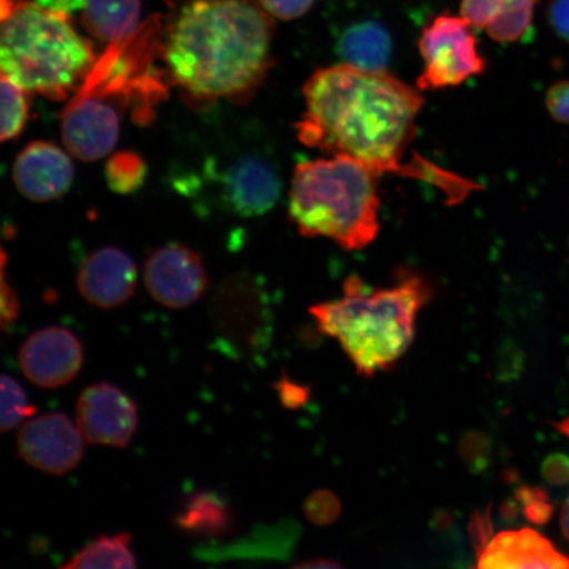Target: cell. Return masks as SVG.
I'll return each instance as SVG.
<instances>
[{"label":"cell","instance_id":"20","mask_svg":"<svg viewBox=\"0 0 569 569\" xmlns=\"http://www.w3.org/2000/svg\"><path fill=\"white\" fill-rule=\"evenodd\" d=\"M137 558L131 550V536L128 532L117 536H101L76 553L66 569L91 568H137Z\"/></svg>","mask_w":569,"mask_h":569},{"label":"cell","instance_id":"19","mask_svg":"<svg viewBox=\"0 0 569 569\" xmlns=\"http://www.w3.org/2000/svg\"><path fill=\"white\" fill-rule=\"evenodd\" d=\"M141 0H87L81 11L84 30L112 44L131 36L140 23Z\"/></svg>","mask_w":569,"mask_h":569},{"label":"cell","instance_id":"31","mask_svg":"<svg viewBox=\"0 0 569 569\" xmlns=\"http://www.w3.org/2000/svg\"><path fill=\"white\" fill-rule=\"evenodd\" d=\"M546 106L557 122L569 124V80L552 84L546 94Z\"/></svg>","mask_w":569,"mask_h":569},{"label":"cell","instance_id":"6","mask_svg":"<svg viewBox=\"0 0 569 569\" xmlns=\"http://www.w3.org/2000/svg\"><path fill=\"white\" fill-rule=\"evenodd\" d=\"M379 177L343 156L302 161L291 178L290 219L305 238L361 251L380 232Z\"/></svg>","mask_w":569,"mask_h":569},{"label":"cell","instance_id":"4","mask_svg":"<svg viewBox=\"0 0 569 569\" xmlns=\"http://www.w3.org/2000/svg\"><path fill=\"white\" fill-rule=\"evenodd\" d=\"M432 296L425 277L401 269L393 287L368 289L358 276L339 300L311 306L318 331L339 340L360 376L388 371L409 350L416 319Z\"/></svg>","mask_w":569,"mask_h":569},{"label":"cell","instance_id":"5","mask_svg":"<svg viewBox=\"0 0 569 569\" xmlns=\"http://www.w3.org/2000/svg\"><path fill=\"white\" fill-rule=\"evenodd\" d=\"M2 74L28 92L62 101L76 91L97 59L70 16L33 0H2Z\"/></svg>","mask_w":569,"mask_h":569},{"label":"cell","instance_id":"18","mask_svg":"<svg viewBox=\"0 0 569 569\" xmlns=\"http://www.w3.org/2000/svg\"><path fill=\"white\" fill-rule=\"evenodd\" d=\"M338 52L348 66L368 71H387L393 41L379 21H359L340 34Z\"/></svg>","mask_w":569,"mask_h":569},{"label":"cell","instance_id":"23","mask_svg":"<svg viewBox=\"0 0 569 569\" xmlns=\"http://www.w3.org/2000/svg\"><path fill=\"white\" fill-rule=\"evenodd\" d=\"M28 110V91L2 74V141L16 140L23 132Z\"/></svg>","mask_w":569,"mask_h":569},{"label":"cell","instance_id":"34","mask_svg":"<svg viewBox=\"0 0 569 569\" xmlns=\"http://www.w3.org/2000/svg\"><path fill=\"white\" fill-rule=\"evenodd\" d=\"M19 316V302L16 291L6 281V273L3 269V281H2V325L3 329H7L13 323Z\"/></svg>","mask_w":569,"mask_h":569},{"label":"cell","instance_id":"22","mask_svg":"<svg viewBox=\"0 0 569 569\" xmlns=\"http://www.w3.org/2000/svg\"><path fill=\"white\" fill-rule=\"evenodd\" d=\"M148 167L134 152H119L106 163V180L118 194H132L146 182Z\"/></svg>","mask_w":569,"mask_h":569},{"label":"cell","instance_id":"14","mask_svg":"<svg viewBox=\"0 0 569 569\" xmlns=\"http://www.w3.org/2000/svg\"><path fill=\"white\" fill-rule=\"evenodd\" d=\"M137 282L133 260L117 247L91 252L77 273V289L83 300L103 310L117 309L130 301Z\"/></svg>","mask_w":569,"mask_h":569},{"label":"cell","instance_id":"11","mask_svg":"<svg viewBox=\"0 0 569 569\" xmlns=\"http://www.w3.org/2000/svg\"><path fill=\"white\" fill-rule=\"evenodd\" d=\"M144 283L163 308L181 310L194 305L208 289V274L199 254L187 246H162L146 261Z\"/></svg>","mask_w":569,"mask_h":569},{"label":"cell","instance_id":"9","mask_svg":"<svg viewBox=\"0 0 569 569\" xmlns=\"http://www.w3.org/2000/svg\"><path fill=\"white\" fill-rule=\"evenodd\" d=\"M472 28L467 19L448 12L425 26L418 41L423 60L417 80L419 90L457 88L487 70V60L479 51Z\"/></svg>","mask_w":569,"mask_h":569},{"label":"cell","instance_id":"24","mask_svg":"<svg viewBox=\"0 0 569 569\" xmlns=\"http://www.w3.org/2000/svg\"><path fill=\"white\" fill-rule=\"evenodd\" d=\"M2 416H0V430L3 433L16 429L27 418L38 411L28 400L26 391L20 383L9 375H2Z\"/></svg>","mask_w":569,"mask_h":569},{"label":"cell","instance_id":"7","mask_svg":"<svg viewBox=\"0 0 569 569\" xmlns=\"http://www.w3.org/2000/svg\"><path fill=\"white\" fill-rule=\"evenodd\" d=\"M182 183L180 190L188 194L203 188L211 190L219 208L239 218L264 216L274 208L282 191L279 167L258 149L234 154L226 162L209 160L201 177Z\"/></svg>","mask_w":569,"mask_h":569},{"label":"cell","instance_id":"35","mask_svg":"<svg viewBox=\"0 0 569 569\" xmlns=\"http://www.w3.org/2000/svg\"><path fill=\"white\" fill-rule=\"evenodd\" d=\"M33 2L46 7L48 10L70 13L81 12L87 0H33Z\"/></svg>","mask_w":569,"mask_h":569},{"label":"cell","instance_id":"17","mask_svg":"<svg viewBox=\"0 0 569 569\" xmlns=\"http://www.w3.org/2000/svg\"><path fill=\"white\" fill-rule=\"evenodd\" d=\"M539 0H461L460 16L489 38L507 44L528 33Z\"/></svg>","mask_w":569,"mask_h":569},{"label":"cell","instance_id":"37","mask_svg":"<svg viewBox=\"0 0 569 569\" xmlns=\"http://www.w3.org/2000/svg\"><path fill=\"white\" fill-rule=\"evenodd\" d=\"M521 511V505H519L516 498H513V500L509 498V500L502 501L500 508H498V515H500L502 521L507 522L516 521Z\"/></svg>","mask_w":569,"mask_h":569},{"label":"cell","instance_id":"13","mask_svg":"<svg viewBox=\"0 0 569 569\" xmlns=\"http://www.w3.org/2000/svg\"><path fill=\"white\" fill-rule=\"evenodd\" d=\"M82 362L81 341L59 326L33 332L19 350L21 371L34 386L44 389L68 386L80 373Z\"/></svg>","mask_w":569,"mask_h":569},{"label":"cell","instance_id":"25","mask_svg":"<svg viewBox=\"0 0 569 569\" xmlns=\"http://www.w3.org/2000/svg\"><path fill=\"white\" fill-rule=\"evenodd\" d=\"M458 452L469 471L480 475L492 465L493 440L486 431H467L459 440Z\"/></svg>","mask_w":569,"mask_h":569},{"label":"cell","instance_id":"39","mask_svg":"<svg viewBox=\"0 0 569 569\" xmlns=\"http://www.w3.org/2000/svg\"><path fill=\"white\" fill-rule=\"evenodd\" d=\"M560 528L561 532H563L565 538L569 542V496L561 507L560 511Z\"/></svg>","mask_w":569,"mask_h":569},{"label":"cell","instance_id":"21","mask_svg":"<svg viewBox=\"0 0 569 569\" xmlns=\"http://www.w3.org/2000/svg\"><path fill=\"white\" fill-rule=\"evenodd\" d=\"M178 525L188 531L218 533L229 528L230 516L216 496L198 495L178 517Z\"/></svg>","mask_w":569,"mask_h":569},{"label":"cell","instance_id":"3","mask_svg":"<svg viewBox=\"0 0 569 569\" xmlns=\"http://www.w3.org/2000/svg\"><path fill=\"white\" fill-rule=\"evenodd\" d=\"M161 28L156 16L124 40L109 44L71 97L62 111L61 134L77 159L91 162L110 154L127 111L139 124L151 122L156 106L168 94L154 67Z\"/></svg>","mask_w":569,"mask_h":569},{"label":"cell","instance_id":"30","mask_svg":"<svg viewBox=\"0 0 569 569\" xmlns=\"http://www.w3.org/2000/svg\"><path fill=\"white\" fill-rule=\"evenodd\" d=\"M274 389L283 407L290 410L303 408L311 395L310 387L290 379L284 372H282L279 381L274 383Z\"/></svg>","mask_w":569,"mask_h":569},{"label":"cell","instance_id":"12","mask_svg":"<svg viewBox=\"0 0 569 569\" xmlns=\"http://www.w3.org/2000/svg\"><path fill=\"white\" fill-rule=\"evenodd\" d=\"M77 426L88 443L126 448L138 430L139 410L122 389L92 383L78 397Z\"/></svg>","mask_w":569,"mask_h":569},{"label":"cell","instance_id":"40","mask_svg":"<svg viewBox=\"0 0 569 569\" xmlns=\"http://www.w3.org/2000/svg\"><path fill=\"white\" fill-rule=\"evenodd\" d=\"M559 432L563 433V436L569 437V417L563 419V421L555 425Z\"/></svg>","mask_w":569,"mask_h":569},{"label":"cell","instance_id":"29","mask_svg":"<svg viewBox=\"0 0 569 569\" xmlns=\"http://www.w3.org/2000/svg\"><path fill=\"white\" fill-rule=\"evenodd\" d=\"M258 2L273 19L290 21L306 16L316 0H258Z\"/></svg>","mask_w":569,"mask_h":569},{"label":"cell","instance_id":"1","mask_svg":"<svg viewBox=\"0 0 569 569\" xmlns=\"http://www.w3.org/2000/svg\"><path fill=\"white\" fill-rule=\"evenodd\" d=\"M305 112L296 131L303 146L327 156L359 161L379 174L417 178L442 189L451 201L471 193L476 183L429 162H407L423 107L421 90L389 71L348 63L320 68L303 87Z\"/></svg>","mask_w":569,"mask_h":569},{"label":"cell","instance_id":"38","mask_svg":"<svg viewBox=\"0 0 569 569\" xmlns=\"http://www.w3.org/2000/svg\"><path fill=\"white\" fill-rule=\"evenodd\" d=\"M297 569H337L341 568V565L338 560L329 559V558H316L303 560L301 563H297L295 566Z\"/></svg>","mask_w":569,"mask_h":569},{"label":"cell","instance_id":"26","mask_svg":"<svg viewBox=\"0 0 569 569\" xmlns=\"http://www.w3.org/2000/svg\"><path fill=\"white\" fill-rule=\"evenodd\" d=\"M515 498L521 505L525 518L533 525H546L553 516V505L543 488L519 486Z\"/></svg>","mask_w":569,"mask_h":569},{"label":"cell","instance_id":"32","mask_svg":"<svg viewBox=\"0 0 569 569\" xmlns=\"http://www.w3.org/2000/svg\"><path fill=\"white\" fill-rule=\"evenodd\" d=\"M543 479L553 487H565L569 482V457L565 453H552L542 462Z\"/></svg>","mask_w":569,"mask_h":569},{"label":"cell","instance_id":"2","mask_svg":"<svg viewBox=\"0 0 569 569\" xmlns=\"http://www.w3.org/2000/svg\"><path fill=\"white\" fill-rule=\"evenodd\" d=\"M273 32L258 0H190L170 23L161 54L191 101L244 98L272 67Z\"/></svg>","mask_w":569,"mask_h":569},{"label":"cell","instance_id":"27","mask_svg":"<svg viewBox=\"0 0 569 569\" xmlns=\"http://www.w3.org/2000/svg\"><path fill=\"white\" fill-rule=\"evenodd\" d=\"M341 513L339 497L331 490L320 489L311 493L303 503V515L312 525L329 526Z\"/></svg>","mask_w":569,"mask_h":569},{"label":"cell","instance_id":"15","mask_svg":"<svg viewBox=\"0 0 569 569\" xmlns=\"http://www.w3.org/2000/svg\"><path fill=\"white\" fill-rule=\"evenodd\" d=\"M12 178L28 201L49 202L68 193L74 181V167L53 142L33 141L18 154Z\"/></svg>","mask_w":569,"mask_h":569},{"label":"cell","instance_id":"36","mask_svg":"<svg viewBox=\"0 0 569 569\" xmlns=\"http://www.w3.org/2000/svg\"><path fill=\"white\" fill-rule=\"evenodd\" d=\"M455 526V516L451 510L438 509L431 518V529L440 533L451 531Z\"/></svg>","mask_w":569,"mask_h":569},{"label":"cell","instance_id":"28","mask_svg":"<svg viewBox=\"0 0 569 569\" xmlns=\"http://www.w3.org/2000/svg\"><path fill=\"white\" fill-rule=\"evenodd\" d=\"M467 530L476 558H479L495 538L492 505H488L486 510L476 509L469 519Z\"/></svg>","mask_w":569,"mask_h":569},{"label":"cell","instance_id":"33","mask_svg":"<svg viewBox=\"0 0 569 569\" xmlns=\"http://www.w3.org/2000/svg\"><path fill=\"white\" fill-rule=\"evenodd\" d=\"M547 18L552 31L569 44V0H551Z\"/></svg>","mask_w":569,"mask_h":569},{"label":"cell","instance_id":"16","mask_svg":"<svg viewBox=\"0 0 569 569\" xmlns=\"http://www.w3.org/2000/svg\"><path fill=\"white\" fill-rule=\"evenodd\" d=\"M481 569L569 568L567 555L557 550L542 533L530 528L497 533L478 558Z\"/></svg>","mask_w":569,"mask_h":569},{"label":"cell","instance_id":"8","mask_svg":"<svg viewBox=\"0 0 569 569\" xmlns=\"http://www.w3.org/2000/svg\"><path fill=\"white\" fill-rule=\"evenodd\" d=\"M210 316L218 339L238 358H259L268 350L273 316L264 289L252 277L233 276L220 283Z\"/></svg>","mask_w":569,"mask_h":569},{"label":"cell","instance_id":"10","mask_svg":"<svg viewBox=\"0 0 569 569\" xmlns=\"http://www.w3.org/2000/svg\"><path fill=\"white\" fill-rule=\"evenodd\" d=\"M17 442L20 459L49 475L73 471L84 455L80 429L62 412L28 419L18 432Z\"/></svg>","mask_w":569,"mask_h":569}]
</instances>
